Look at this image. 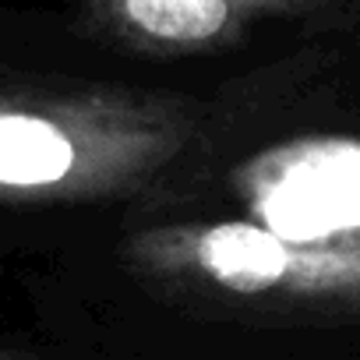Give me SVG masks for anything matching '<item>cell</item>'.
Returning <instances> with one entry per match:
<instances>
[{
	"label": "cell",
	"instance_id": "obj_1",
	"mask_svg": "<svg viewBox=\"0 0 360 360\" xmlns=\"http://www.w3.org/2000/svg\"><path fill=\"white\" fill-rule=\"evenodd\" d=\"M265 216L283 237H321L360 223V148L332 145L297 162L269 195Z\"/></svg>",
	"mask_w": 360,
	"mask_h": 360
},
{
	"label": "cell",
	"instance_id": "obj_2",
	"mask_svg": "<svg viewBox=\"0 0 360 360\" xmlns=\"http://www.w3.org/2000/svg\"><path fill=\"white\" fill-rule=\"evenodd\" d=\"M127 32L159 46H209L258 11L311 8L332 0H96Z\"/></svg>",
	"mask_w": 360,
	"mask_h": 360
},
{
	"label": "cell",
	"instance_id": "obj_3",
	"mask_svg": "<svg viewBox=\"0 0 360 360\" xmlns=\"http://www.w3.org/2000/svg\"><path fill=\"white\" fill-rule=\"evenodd\" d=\"M198 255L219 279L248 286V290L279 279V272L286 265V251L276 237H269L255 226H240V223L209 230Z\"/></svg>",
	"mask_w": 360,
	"mask_h": 360
}]
</instances>
